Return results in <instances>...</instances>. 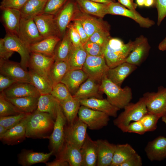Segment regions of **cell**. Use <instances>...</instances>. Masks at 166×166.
<instances>
[{
    "mask_svg": "<svg viewBox=\"0 0 166 166\" xmlns=\"http://www.w3.org/2000/svg\"><path fill=\"white\" fill-rule=\"evenodd\" d=\"M3 40L5 47L9 50L19 54L21 65L27 70L31 53L30 46L21 40L18 35L13 34L6 33Z\"/></svg>",
    "mask_w": 166,
    "mask_h": 166,
    "instance_id": "8",
    "label": "cell"
},
{
    "mask_svg": "<svg viewBox=\"0 0 166 166\" xmlns=\"http://www.w3.org/2000/svg\"><path fill=\"white\" fill-rule=\"evenodd\" d=\"M144 151L151 161H161L166 158V137L159 136L148 142Z\"/></svg>",
    "mask_w": 166,
    "mask_h": 166,
    "instance_id": "19",
    "label": "cell"
},
{
    "mask_svg": "<svg viewBox=\"0 0 166 166\" xmlns=\"http://www.w3.org/2000/svg\"><path fill=\"white\" fill-rule=\"evenodd\" d=\"M50 94L59 102L73 97L66 86L61 82L53 85Z\"/></svg>",
    "mask_w": 166,
    "mask_h": 166,
    "instance_id": "43",
    "label": "cell"
},
{
    "mask_svg": "<svg viewBox=\"0 0 166 166\" xmlns=\"http://www.w3.org/2000/svg\"><path fill=\"white\" fill-rule=\"evenodd\" d=\"M100 89L106 94L107 99L113 105L124 109L132 98L131 88L128 86L121 88L105 76L100 84Z\"/></svg>",
    "mask_w": 166,
    "mask_h": 166,
    "instance_id": "3",
    "label": "cell"
},
{
    "mask_svg": "<svg viewBox=\"0 0 166 166\" xmlns=\"http://www.w3.org/2000/svg\"><path fill=\"white\" fill-rule=\"evenodd\" d=\"M109 31L107 30H97L89 38V39L103 48L111 37Z\"/></svg>",
    "mask_w": 166,
    "mask_h": 166,
    "instance_id": "46",
    "label": "cell"
},
{
    "mask_svg": "<svg viewBox=\"0 0 166 166\" xmlns=\"http://www.w3.org/2000/svg\"><path fill=\"white\" fill-rule=\"evenodd\" d=\"M87 55L92 56H103V47L93 42L89 39L82 45Z\"/></svg>",
    "mask_w": 166,
    "mask_h": 166,
    "instance_id": "48",
    "label": "cell"
},
{
    "mask_svg": "<svg viewBox=\"0 0 166 166\" xmlns=\"http://www.w3.org/2000/svg\"><path fill=\"white\" fill-rule=\"evenodd\" d=\"M83 166H95L97 161V142L87 134L81 148Z\"/></svg>",
    "mask_w": 166,
    "mask_h": 166,
    "instance_id": "29",
    "label": "cell"
},
{
    "mask_svg": "<svg viewBox=\"0 0 166 166\" xmlns=\"http://www.w3.org/2000/svg\"><path fill=\"white\" fill-rule=\"evenodd\" d=\"M87 128L86 125L77 116L72 123L65 125V142L81 148L87 134Z\"/></svg>",
    "mask_w": 166,
    "mask_h": 166,
    "instance_id": "10",
    "label": "cell"
},
{
    "mask_svg": "<svg viewBox=\"0 0 166 166\" xmlns=\"http://www.w3.org/2000/svg\"><path fill=\"white\" fill-rule=\"evenodd\" d=\"M113 121L114 125L121 131L132 121H140L148 113L143 97L135 103L130 102Z\"/></svg>",
    "mask_w": 166,
    "mask_h": 166,
    "instance_id": "4",
    "label": "cell"
},
{
    "mask_svg": "<svg viewBox=\"0 0 166 166\" xmlns=\"http://www.w3.org/2000/svg\"><path fill=\"white\" fill-rule=\"evenodd\" d=\"M46 166H69V164L67 161L60 158H56L53 161L45 162Z\"/></svg>",
    "mask_w": 166,
    "mask_h": 166,
    "instance_id": "57",
    "label": "cell"
},
{
    "mask_svg": "<svg viewBox=\"0 0 166 166\" xmlns=\"http://www.w3.org/2000/svg\"><path fill=\"white\" fill-rule=\"evenodd\" d=\"M78 117L92 130H99L106 126L110 120L109 116L106 113L82 105Z\"/></svg>",
    "mask_w": 166,
    "mask_h": 166,
    "instance_id": "6",
    "label": "cell"
},
{
    "mask_svg": "<svg viewBox=\"0 0 166 166\" xmlns=\"http://www.w3.org/2000/svg\"><path fill=\"white\" fill-rule=\"evenodd\" d=\"M142 165L141 158L137 152L120 166H141Z\"/></svg>",
    "mask_w": 166,
    "mask_h": 166,
    "instance_id": "53",
    "label": "cell"
},
{
    "mask_svg": "<svg viewBox=\"0 0 166 166\" xmlns=\"http://www.w3.org/2000/svg\"><path fill=\"white\" fill-rule=\"evenodd\" d=\"M145 0H136V4L137 6H144Z\"/></svg>",
    "mask_w": 166,
    "mask_h": 166,
    "instance_id": "63",
    "label": "cell"
},
{
    "mask_svg": "<svg viewBox=\"0 0 166 166\" xmlns=\"http://www.w3.org/2000/svg\"><path fill=\"white\" fill-rule=\"evenodd\" d=\"M133 45V41L131 40L125 44L119 38L111 37L103 48V55L109 68L125 62Z\"/></svg>",
    "mask_w": 166,
    "mask_h": 166,
    "instance_id": "2",
    "label": "cell"
},
{
    "mask_svg": "<svg viewBox=\"0 0 166 166\" xmlns=\"http://www.w3.org/2000/svg\"><path fill=\"white\" fill-rule=\"evenodd\" d=\"M68 124H71L77 117L81 106L80 100L72 97L59 102Z\"/></svg>",
    "mask_w": 166,
    "mask_h": 166,
    "instance_id": "36",
    "label": "cell"
},
{
    "mask_svg": "<svg viewBox=\"0 0 166 166\" xmlns=\"http://www.w3.org/2000/svg\"><path fill=\"white\" fill-rule=\"evenodd\" d=\"M161 118L162 121L166 124V111L164 113Z\"/></svg>",
    "mask_w": 166,
    "mask_h": 166,
    "instance_id": "64",
    "label": "cell"
},
{
    "mask_svg": "<svg viewBox=\"0 0 166 166\" xmlns=\"http://www.w3.org/2000/svg\"><path fill=\"white\" fill-rule=\"evenodd\" d=\"M17 81L11 78L0 73V92H2Z\"/></svg>",
    "mask_w": 166,
    "mask_h": 166,
    "instance_id": "54",
    "label": "cell"
},
{
    "mask_svg": "<svg viewBox=\"0 0 166 166\" xmlns=\"http://www.w3.org/2000/svg\"><path fill=\"white\" fill-rule=\"evenodd\" d=\"M81 105L104 113L109 117H116L120 109L111 104L107 99L92 97L80 100Z\"/></svg>",
    "mask_w": 166,
    "mask_h": 166,
    "instance_id": "24",
    "label": "cell"
},
{
    "mask_svg": "<svg viewBox=\"0 0 166 166\" xmlns=\"http://www.w3.org/2000/svg\"><path fill=\"white\" fill-rule=\"evenodd\" d=\"M69 36L74 46L82 45L80 36L73 23H70L67 27Z\"/></svg>",
    "mask_w": 166,
    "mask_h": 166,
    "instance_id": "52",
    "label": "cell"
},
{
    "mask_svg": "<svg viewBox=\"0 0 166 166\" xmlns=\"http://www.w3.org/2000/svg\"><path fill=\"white\" fill-rule=\"evenodd\" d=\"M1 93L8 98L26 96L39 97L40 95L32 84L24 82H16Z\"/></svg>",
    "mask_w": 166,
    "mask_h": 166,
    "instance_id": "22",
    "label": "cell"
},
{
    "mask_svg": "<svg viewBox=\"0 0 166 166\" xmlns=\"http://www.w3.org/2000/svg\"><path fill=\"white\" fill-rule=\"evenodd\" d=\"M69 70V66L66 61H55L51 68L49 73V79L53 85L61 82Z\"/></svg>",
    "mask_w": 166,
    "mask_h": 166,
    "instance_id": "41",
    "label": "cell"
},
{
    "mask_svg": "<svg viewBox=\"0 0 166 166\" xmlns=\"http://www.w3.org/2000/svg\"><path fill=\"white\" fill-rule=\"evenodd\" d=\"M118 2L128 9L136 10L137 5L133 0H118Z\"/></svg>",
    "mask_w": 166,
    "mask_h": 166,
    "instance_id": "58",
    "label": "cell"
},
{
    "mask_svg": "<svg viewBox=\"0 0 166 166\" xmlns=\"http://www.w3.org/2000/svg\"><path fill=\"white\" fill-rule=\"evenodd\" d=\"M74 20L80 22L89 38L97 30H110V26L107 22L104 21L102 18H97L84 13L79 8L77 5L72 21Z\"/></svg>",
    "mask_w": 166,
    "mask_h": 166,
    "instance_id": "9",
    "label": "cell"
},
{
    "mask_svg": "<svg viewBox=\"0 0 166 166\" xmlns=\"http://www.w3.org/2000/svg\"><path fill=\"white\" fill-rule=\"evenodd\" d=\"M30 83L36 88L40 95L50 94L53 84L46 77L40 75L31 69L29 71Z\"/></svg>",
    "mask_w": 166,
    "mask_h": 166,
    "instance_id": "40",
    "label": "cell"
},
{
    "mask_svg": "<svg viewBox=\"0 0 166 166\" xmlns=\"http://www.w3.org/2000/svg\"><path fill=\"white\" fill-rule=\"evenodd\" d=\"M27 0H2L0 9L11 8L20 10Z\"/></svg>",
    "mask_w": 166,
    "mask_h": 166,
    "instance_id": "51",
    "label": "cell"
},
{
    "mask_svg": "<svg viewBox=\"0 0 166 166\" xmlns=\"http://www.w3.org/2000/svg\"><path fill=\"white\" fill-rule=\"evenodd\" d=\"M137 68V66L126 62L110 68L107 78L114 83L121 86L124 80Z\"/></svg>",
    "mask_w": 166,
    "mask_h": 166,
    "instance_id": "27",
    "label": "cell"
},
{
    "mask_svg": "<svg viewBox=\"0 0 166 166\" xmlns=\"http://www.w3.org/2000/svg\"><path fill=\"white\" fill-rule=\"evenodd\" d=\"M97 166H110L116 144L110 143L105 140H97Z\"/></svg>",
    "mask_w": 166,
    "mask_h": 166,
    "instance_id": "25",
    "label": "cell"
},
{
    "mask_svg": "<svg viewBox=\"0 0 166 166\" xmlns=\"http://www.w3.org/2000/svg\"><path fill=\"white\" fill-rule=\"evenodd\" d=\"M148 112L161 117L166 111V88H160L156 92H147L143 96Z\"/></svg>",
    "mask_w": 166,
    "mask_h": 166,
    "instance_id": "12",
    "label": "cell"
},
{
    "mask_svg": "<svg viewBox=\"0 0 166 166\" xmlns=\"http://www.w3.org/2000/svg\"><path fill=\"white\" fill-rule=\"evenodd\" d=\"M109 69L104 56L87 55L82 69L89 77L100 84L104 78L107 75Z\"/></svg>",
    "mask_w": 166,
    "mask_h": 166,
    "instance_id": "7",
    "label": "cell"
},
{
    "mask_svg": "<svg viewBox=\"0 0 166 166\" xmlns=\"http://www.w3.org/2000/svg\"><path fill=\"white\" fill-rule=\"evenodd\" d=\"M155 6L157 11V24L159 26L166 17V0H154Z\"/></svg>",
    "mask_w": 166,
    "mask_h": 166,
    "instance_id": "50",
    "label": "cell"
},
{
    "mask_svg": "<svg viewBox=\"0 0 166 166\" xmlns=\"http://www.w3.org/2000/svg\"><path fill=\"white\" fill-rule=\"evenodd\" d=\"M69 0H47L43 13L55 15Z\"/></svg>",
    "mask_w": 166,
    "mask_h": 166,
    "instance_id": "47",
    "label": "cell"
},
{
    "mask_svg": "<svg viewBox=\"0 0 166 166\" xmlns=\"http://www.w3.org/2000/svg\"><path fill=\"white\" fill-rule=\"evenodd\" d=\"M47 0H27L20 9L21 17L34 18L42 13Z\"/></svg>",
    "mask_w": 166,
    "mask_h": 166,
    "instance_id": "38",
    "label": "cell"
},
{
    "mask_svg": "<svg viewBox=\"0 0 166 166\" xmlns=\"http://www.w3.org/2000/svg\"><path fill=\"white\" fill-rule=\"evenodd\" d=\"M22 113L9 101L2 93L0 94V117L17 115Z\"/></svg>",
    "mask_w": 166,
    "mask_h": 166,
    "instance_id": "42",
    "label": "cell"
},
{
    "mask_svg": "<svg viewBox=\"0 0 166 166\" xmlns=\"http://www.w3.org/2000/svg\"><path fill=\"white\" fill-rule=\"evenodd\" d=\"M1 10L2 21L6 32L18 35L21 18L20 10L11 8Z\"/></svg>",
    "mask_w": 166,
    "mask_h": 166,
    "instance_id": "21",
    "label": "cell"
},
{
    "mask_svg": "<svg viewBox=\"0 0 166 166\" xmlns=\"http://www.w3.org/2000/svg\"><path fill=\"white\" fill-rule=\"evenodd\" d=\"M53 154L52 151L48 153L23 150L18 155V163L22 166H29L37 163L46 162Z\"/></svg>",
    "mask_w": 166,
    "mask_h": 166,
    "instance_id": "28",
    "label": "cell"
},
{
    "mask_svg": "<svg viewBox=\"0 0 166 166\" xmlns=\"http://www.w3.org/2000/svg\"><path fill=\"white\" fill-rule=\"evenodd\" d=\"M14 52L9 50L5 46L2 38L0 39V59L9 60Z\"/></svg>",
    "mask_w": 166,
    "mask_h": 166,
    "instance_id": "56",
    "label": "cell"
},
{
    "mask_svg": "<svg viewBox=\"0 0 166 166\" xmlns=\"http://www.w3.org/2000/svg\"><path fill=\"white\" fill-rule=\"evenodd\" d=\"M58 36H52L44 38L42 40L30 45L31 52H37L53 57L55 47L61 40Z\"/></svg>",
    "mask_w": 166,
    "mask_h": 166,
    "instance_id": "32",
    "label": "cell"
},
{
    "mask_svg": "<svg viewBox=\"0 0 166 166\" xmlns=\"http://www.w3.org/2000/svg\"><path fill=\"white\" fill-rule=\"evenodd\" d=\"M30 114L20 123L8 130L5 133L0 136V140L4 144L14 145L21 142L26 137V127Z\"/></svg>",
    "mask_w": 166,
    "mask_h": 166,
    "instance_id": "20",
    "label": "cell"
},
{
    "mask_svg": "<svg viewBox=\"0 0 166 166\" xmlns=\"http://www.w3.org/2000/svg\"><path fill=\"white\" fill-rule=\"evenodd\" d=\"M29 113L0 117V125L8 130L20 123Z\"/></svg>",
    "mask_w": 166,
    "mask_h": 166,
    "instance_id": "45",
    "label": "cell"
},
{
    "mask_svg": "<svg viewBox=\"0 0 166 166\" xmlns=\"http://www.w3.org/2000/svg\"><path fill=\"white\" fill-rule=\"evenodd\" d=\"M124 132L134 133L143 135L146 130L140 121L131 122L121 130Z\"/></svg>",
    "mask_w": 166,
    "mask_h": 166,
    "instance_id": "49",
    "label": "cell"
},
{
    "mask_svg": "<svg viewBox=\"0 0 166 166\" xmlns=\"http://www.w3.org/2000/svg\"><path fill=\"white\" fill-rule=\"evenodd\" d=\"M77 4L69 0L59 11L54 15V19L61 37L65 34L72 20L77 7Z\"/></svg>",
    "mask_w": 166,
    "mask_h": 166,
    "instance_id": "18",
    "label": "cell"
},
{
    "mask_svg": "<svg viewBox=\"0 0 166 166\" xmlns=\"http://www.w3.org/2000/svg\"><path fill=\"white\" fill-rule=\"evenodd\" d=\"M108 13L129 18L134 20L141 27L148 28L155 24L154 21L142 16L136 10L126 8L119 2H114L108 4Z\"/></svg>",
    "mask_w": 166,
    "mask_h": 166,
    "instance_id": "11",
    "label": "cell"
},
{
    "mask_svg": "<svg viewBox=\"0 0 166 166\" xmlns=\"http://www.w3.org/2000/svg\"><path fill=\"white\" fill-rule=\"evenodd\" d=\"M48 113L36 109L29 114L26 127V137L49 138L55 121Z\"/></svg>",
    "mask_w": 166,
    "mask_h": 166,
    "instance_id": "1",
    "label": "cell"
},
{
    "mask_svg": "<svg viewBox=\"0 0 166 166\" xmlns=\"http://www.w3.org/2000/svg\"><path fill=\"white\" fill-rule=\"evenodd\" d=\"M55 61L53 56H49L38 53L31 52L28 67L30 69L50 80L49 71Z\"/></svg>",
    "mask_w": 166,
    "mask_h": 166,
    "instance_id": "15",
    "label": "cell"
},
{
    "mask_svg": "<svg viewBox=\"0 0 166 166\" xmlns=\"http://www.w3.org/2000/svg\"><path fill=\"white\" fill-rule=\"evenodd\" d=\"M161 117L158 114L148 112L140 120L146 132L155 130L157 127V123Z\"/></svg>",
    "mask_w": 166,
    "mask_h": 166,
    "instance_id": "44",
    "label": "cell"
},
{
    "mask_svg": "<svg viewBox=\"0 0 166 166\" xmlns=\"http://www.w3.org/2000/svg\"><path fill=\"white\" fill-rule=\"evenodd\" d=\"M79 8L84 13L102 18L108 14V4L90 0H75Z\"/></svg>",
    "mask_w": 166,
    "mask_h": 166,
    "instance_id": "31",
    "label": "cell"
},
{
    "mask_svg": "<svg viewBox=\"0 0 166 166\" xmlns=\"http://www.w3.org/2000/svg\"><path fill=\"white\" fill-rule=\"evenodd\" d=\"M136 153L135 150L128 144H116L110 166H120Z\"/></svg>",
    "mask_w": 166,
    "mask_h": 166,
    "instance_id": "39",
    "label": "cell"
},
{
    "mask_svg": "<svg viewBox=\"0 0 166 166\" xmlns=\"http://www.w3.org/2000/svg\"><path fill=\"white\" fill-rule=\"evenodd\" d=\"M52 131L49 139L51 151L56 157L63 148L65 143V128L66 118L58 102L57 106V114Z\"/></svg>",
    "mask_w": 166,
    "mask_h": 166,
    "instance_id": "5",
    "label": "cell"
},
{
    "mask_svg": "<svg viewBox=\"0 0 166 166\" xmlns=\"http://www.w3.org/2000/svg\"><path fill=\"white\" fill-rule=\"evenodd\" d=\"M0 72L17 82L30 83L29 71L25 69L20 63L0 59Z\"/></svg>",
    "mask_w": 166,
    "mask_h": 166,
    "instance_id": "13",
    "label": "cell"
},
{
    "mask_svg": "<svg viewBox=\"0 0 166 166\" xmlns=\"http://www.w3.org/2000/svg\"><path fill=\"white\" fill-rule=\"evenodd\" d=\"M7 130L4 127L0 125V136L5 133Z\"/></svg>",
    "mask_w": 166,
    "mask_h": 166,
    "instance_id": "62",
    "label": "cell"
},
{
    "mask_svg": "<svg viewBox=\"0 0 166 166\" xmlns=\"http://www.w3.org/2000/svg\"><path fill=\"white\" fill-rule=\"evenodd\" d=\"M74 26L79 34L83 45L88 40L89 38L86 34L83 27L80 22L77 20L72 21Z\"/></svg>",
    "mask_w": 166,
    "mask_h": 166,
    "instance_id": "55",
    "label": "cell"
},
{
    "mask_svg": "<svg viewBox=\"0 0 166 166\" xmlns=\"http://www.w3.org/2000/svg\"><path fill=\"white\" fill-rule=\"evenodd\" d=\"M95 2L105 4H108L112 2H116L115 0H90Z\"/></svg>",
    "mask_w": 166,
    "mask_h": 166,
    "instance_id": "60",
    "label": "cell"
},
{
    "mask_svg": "<svg viewBox=\"0 0 166 166\" xmlns=\"http://www.w3.org/2000/svg\"><path fill=\"white\" fill-rule=\"evenodd\" d=\"M158 48L160 50H166V37L160 43Z\"/></svg>",
    "mask_w": 166,
    "mask_h": 166,
    "instance_id": "59",
    "label": "cell"
},
{
    "mask_svg": "<svg viewBox=\"0 0 166 166\" xmlns=\"http://www.w3.org/2000/svg\"><path fill=\"white\" fill-rule=\"evenodd\" d=\"M73 46L67 30L55 47L53 56L55 60L66 61Z\"/></svg>",
    "mask_w": 166,
    "mask_h": 166,
    "instance_id": "37",
    "label": "cell"
},
{
    "mask_svg": "<svg viewBox=\"0 0 166 166\" xmlns=\"http://www.w3.org/2000/svg\"><path fill=\"white\" fill-rule=\"evenodd\" d=\"M18 36L29 46L44 39L33 18L21 17Z\"/></svg>",
    "mask_w": 166,
    "mask_h": 166,
    "instance_id": "14",
    "label": "cell"
},
{
    "mask_svg": "<svg viewBox=\"0 0 166 166\" xmlns=\"http://www.w3.org/2000/svg\"><path fill=\"white\" fill-rule=\"evenodd\" d=\"M39 97H6L22 113H30L37 109Z\"/></svg>",
    "mask_w": 166,
    "mask_h": 166,
    "instance_id": "33",
    "label": "cell"
},
{
    "mask_svg": "<svg viewBox=\"0 0 166 166\" xmlns=\"http://www.w3.org/2000/svg\"><path fill=\"white\" fill-rule=\"evenodd\" d=\"M58 102L51 94L40 95L38 98L37 109L49 113L55 120Z\"/></svg>",
    "mask_w": 166,
    "mask_h": 166,
    "instance_id": "35",
    "label": "cell"
},
{
    "mask_svg": "<svg viewBox=\"0 0 166 166\" xmlns=\"http://www.w3.org/2000/svg\"><path fill=\"white\" fill-rule=\"evenodd\" d=\"M40 34L43 39L52 36L61 37L54 19V15L42 13L34 18Z\"/></svg>",
    "mask_w": 166,
    "mask_h": 166,
    "instance_id": "17",
    "label": "cell"
},
{
    "mask_svg": "<svg viewBox=\"0 0 166 166\" xmlns=\"http://www.w3.org/2000/svg\"><path fill=\"white\" fill-rule=\"evenodd\" d=\"M56 157L67 161L70 166H83L81 148L66 142Z\"/></svg>",
    "mask_w": 166,
    "mask_h": 166,
    "instance_id": "30",
    "label": "cell"
},
{
    "mask_svg": "<svg viewBox=\"0 0 166 166\" xmlns=\"http://www.w3.org/2000/svg\"><path fill=\"white\" fill-rule=\"evenodd\" d=\"M87 54L83 45L73 46L66 61L69 67V70L82 69L86 61Z\"/></svg>",
    "mask_w": 166,
    "mask_h": 166,
    "instance_id": "34",
    "label": "cell"
},
{
    "mask_svg": "<svg viewBox=\"0 0 166 166\" xmlns=\"http://www.w3.org/2000/svg\"><path fill=\"white\" fill-rule=\"evenodd\" d=\"M88 77L82 69L70 70L66 73L61 82L66 86L73 96Z\"/></svg>",
    "mask_w": 166,
    "mask_h": 166,
    "instance_id": "26",
    "label": "cell"
},
{
    "mask_svg": "<svg viewBox=\"0 0 166 166\" xmlns=\"http://www.w3.org/2000/svg\"><path fill=\"white\" fill-rule=\"evenodd\" d=\"M154 4V0H145L144 6L147 7H149Z\"/></svg>",
    "mask_w": 166,
    "mask_h": 166,
    "instance_id": "61",
    "label": "cell"
},
{
    "mask_svg": "<svg viewBox=\"0 0 166 166\" xmlns=\"http://www.w3.org/2000/svg\"><path fill=\"white\" fill-rule=\"evenodd\" d=\"M100 84L88 77L72 96L79 100L92 97L102 99L103 93L100 90Z\"/></svg>",
    "mask_w": 166,
    "mask_h": 166,
    "instance_id": "23",
    "label": "cell"
},
{
    "mask_svg": "<svg viewBox=\"0 0 166 166\" xmlns=\"http://www.w3.org/2000/svg\"><path fill=\"white\" fill-rule=\"evenodd\" d=\"M150 48L147 38L143 35L139 36L133 41L132 49L125 62L140 65L146 58Z\"/></svg>",
    "mask_w": 166,
    "mask_h": 166,
    "instance_id": "16",
    "label": "cell"
}]
</instances>
